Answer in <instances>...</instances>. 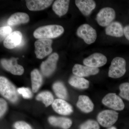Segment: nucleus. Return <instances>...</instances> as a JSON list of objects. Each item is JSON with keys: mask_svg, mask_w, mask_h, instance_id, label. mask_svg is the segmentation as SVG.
Listing matches in <instances>:
<instances>
[{"mask_svg": "<svg viewBox=\"0 0 129 129\" xmlns=\"http://www.w3.org/2000/svg\"><path fill=\"white\" fill-rule=\"evenodd\" d=\"M69 83L72 86L81 89H87L89 86V81L82 77L73 76L70 78Z\"/></svg>", "mask_w": 129, "mask_h": 129, "instance_id": "22", "label": "nucleus"}, {"mask_svg": "<svg viewBox=\"0 0 129 129\" xmlns=\"http://www.w3.org/2000/svg\"><path fill=\"white\" fill-rule=\"evenodd\" d=\"M17 91L19 94L22 95L24 98L25 99H28L32 97V92L29 88H19L18 89Z\"/></svg>", "mask_w": 129, "mask_h": 129, "instance_id": "29", "label": "nucleus"}, {"mask_svg": "<svg viewBox=\"0 0 129 129\" xmlns=\"http://www.w3.org/2000/svg\"><path fill=\"white\" fill-rule=\"evenodd\" d=\"M12 29L9 26H6L1 27L0 28L1 40H3L9 36L11 33Z\"/></svg>", "mask_w": 129, "mask_h": 129, "instance_id": "28", "label": "nucleus"}, {"mask_svg": "<svg viewBox=\"0 0 129 129\" xmlns=\"http://www.w3.org/2000/svg\"><path fill=\"white\" fill-rule=\"evenodd\" d=\"M103 104L116 111H122L124 108L123 102L120 97L115 93H109L103 98Z\"/></svg>", "mask_w": 129, "mask_h": 129, "instance_id": "8", "label": "nucleus"}, {"mask_svg": "<svg viewBox=\"0 0 129 129\" xmlns=\"http://www.w3.org/2000/svg\"><path fill=\"white\" fill-rule=\"evenodd\" d=\"M14 127L16 129H32L30 125L23 121L16 122L14 124Z\"/></svg>", "mask_w": 129, "mask_h": 129, "instance_id": "30", "label": "nucleus"}, {"mask_svg": "<svg viewBox=\"0 0 129 129\" xmlns=\"http://www.w3.org/2000/svg\"><path fill=\"white\" fill-rule=\"evenodd\" d=\"M18 58L12 57L7 60L3 59L1 60V63L6 70L11 72L14 75H22L23 73L24 69L23 67L17 63Z\"/></svg>", "mask_w": 129, "mask_h": 129, "instance_id": "10", "label": "nucleus"}, {"mask_svg": "<svg viewBox=\"0 0 129 129\" xmlns=\"http://www.w3.org/2000/svg\"><path fill=\"white\" fill-rule=\"evenodd\" d=\"M70 2V1L68 0L56 1L52 6V9L58 16H63L68 11Z\"/></svg>", "mask_w": 129, "mask_h": 129, "instance_id": "20", "label": "nucleus"}, {"mask_svg": "<svg viewBox=\"0 0 129 129\" xmlns=\"http://www.w3.org/2000/svg\"><path fill=\"white\" fill-rule=\"evenodd\" d=\"M26 5L28 9L31 11H40L47 8L53 2L50 0H28Z\"/></svg>", "mask_w": 129, "mask_h": 129, "instance_id": "16", "label": "nucleus"}, {"mask_svg": "<svg viewBox=\"0 0 129 129\" xmlns=\"http://www.w3.org/2000/svg\"><path fill=\"white\" fill-rule=\"evenodd\" d=\"M29 21V16L27 13L17 12L11 16L7 20V24L10 25H17L27 23Z\"/></svg>", "mask_w": 129, "mask_h": 129, "instance_id": "19", "label": "nucleus"}, {"mask_svg": "<svg viewBox=\"0 0 129 129\" xmlns=\"http://www.w3.org/2000/svg\"><path fill=\"white\" fill-rule=\"evenodd\" d=\"M0 91L3 96L12 102H17L18 99L15 86L3 76L0 77Z\"/></svg>", "mask_w": 129, "mask_h": 129, "instance_id": "2", "label": "nucleus"}, {"mask_svg": "<svg viewBox=\"0 0 129 129\" xmlns=\"http://www.w3.org/2000/svg\"><path fill=\"white\" fill-rule=\"evenodd\" d=\"M118 113L112 110H106L102 111L98 115L97 120L102 126L109 128L117 122Z\"/></svg>", "mask_w": 129, "mask_h": 129, "instance_id": "6", "label": "nucleus"}, {"mask_svg": "<svg viewBox=\"0 0 129 129\" xmlns=\"http://www.w3.org/2000/svg\"><path fill=\"white\" fill-rule=\"evenodd\" d=\"M32 82V89L33 92H37L41 85L42 78L41 74L38 70H33L30 74Z\"/></svg>", "mask_w": 129, "mask_h": 129, "instance_id": "23", "label": "nucleus"}, {"mask_svg": "<svg viewBox=\"0 0 129 129\" xmlns=\"http://www.w3.org/2000/svg\"><path fill=\"white\" fill-rule=\"evenodd\" d=\"M106 35L112 37H120L124 35V28L120 23L113 22L107 26L105 29Z\"/></svg>", "mask_w": 129, "mask_h": 129, "instance_id": "17", "label": "nucleus"}, {"mask_svg": "<svg viewBox=\"0 0 129 129\" xmlns=\"http://www.w3.org/2000/svg\"><path fill=\"white\" fill-rule=\"evenodd\" d=\"M76 34L79 37L83 39L86 44L89 45L94 43L97 38L96 30L87 24L81 25L77 29Z\"/></svg>", "mask_w": 129, "mask_h": 129, "instance_id": "5", "label": "nucleus"}, {"mask_svg": "<svg viewBox=\"0 0 129 129\" xmlns=\"http://www.w3.org/2000/svg\"><path fill=\"white\" fill-rule=\"evenodd\" d=\"M76 6L85 16H88L96 7L95 2L92 0H76L75 1Z\"/></svg>", "mask_w": 129, "mask_h": 129, "instance_id": "15", "label": "nucleus"}, {"mask_svg": "<svg viewBox=\"0 0 129 129\" xmlns=\"http://www.w3.org/2000/svg\"><path fill=\"white\" fill-rule=\"evenodd\" d=\"M117 129L115 128V127H109V128L108 129Z\"/></svg>", "mask_w": 129, "mask_h": 129, "instance_id": "33", "label": "nucleus"}, {"mask_svg": "<svg viewBox=\"0 0 129 129\" xmlns=\"http://www.w3.org/2000/svg\"><path fill=\"white\" fill-rule=\"evenodd\" d=\"M53 89L56 95L60 99H67L68 93L67 89L62 83L60 82L55 83L53 85Z\"/></svg>", "mask_w": 129, "mask_h": 129, "instance_id": "24", "label": "nucleus"}, {"mask_svg": "<svg viewBox=\"0 0 129 129\" xmlns=\"http://www.w3.org/2000/svg\"><path fill=\"white\" fill-rule=\"evenodd\" d=\"M107 59L102 53H95L85 58L83 63L85 66L93 68H98L103 66L107 63Z\"/></svg>", "mask_w": 129, "mask_h": 129, "instance_id": "11", "label": "nucleus"}, {"mask_svg": "<svg viewBox=\"0 0 129 129\" xmlns=\"http://www.w3.org/2000/svg\"><path fill=\"white\" fill-rule=\"evenodd\" d=\"M52 43L51 39H41L36 41L35 43V53L37 58L42 59L50 54L52 51Z\"/></svg>", "mask_w": 129, "mask_h": 129, "instance_id": "4", "label": "nucleus"}, {"mask_svg": "<svg viewBox=\"0 0 129 129\" xmlns=\"http://www.w3.org/2000/svg\"><path fill=\"white\" fill-rule=\"evenodd\" d=\"M76 105L81 111L84 113L90 112L94 109V104L89 98L84 95L79 96L78 101Z\"/></svg>", "mask_w": 129, "mask_h": 129, "instance_id": "18", "label": "nucleus"}, {"mask_svg": "<svg viewBox=\"0 0 129 129\" xmlns=\"http://www.w3.org/2000/svg\"><path fill=\"white\" fill-rule=\"evenodd\" d=\"M53 109L59 114L68 115L73 112L72 106L63 99H56L52 104Z\"/></svg>", "mask_w": 129, "mask_h": 129, "instance_id": "14", "label": "nucleus"}, {"mask_svg": "<svg viewBox=\"0 0 129 129\" xmlns=\"http://www.w3.org/2000/svg\"><path fill=\"white\" fill-rule=\"evenodd\" d=\"M22 35L19 31L12 32L4 40V46L7 49H12L18 46L21 44Z\"/></svg>", "mask_w": 129, "mask_h": 129, "instance_id": "13", "label": "nucleus"}, {"mask_svg": "<svg viewBox=\"0 0 129 129\" xmlns=\"http://www.w3.org/2000/svg\"><path fill=\"white\" fill-rule=\"evenodd\" d=\"M119 95L122 98L129 101V83H124L119 86Z\"/></svg>", "mask_w": 129, "mask_h": 129, "instance_id": "26", "label": "nucleus"}, {"mask_svg": "<svg viewBox=\"0 0 129 129\" xmlns=\"http://www.w3.org/2000/svg\"><path fill=\"white\" fill-rule=\"evenodd\" d=\"M115 17L114 9L110 7H105L101 9L97 14L96 20L99 25L107 27L112 22Z\"/></svg>", "mask_w": 129, "mask_h": 129, "instance_id": "7", "label": "nucleus"}, {"mask_svg": "<svg viewBox=\"0 0 129 129\" xmlns=\"http://www.w3.org/2000/svg\"><path fill=\"white\" fill-rule=\"evenodd\" d=\"M7 104L6 102L3 99L1 98L0 100V115L1 117L6 111Z\"/></svg>", "mask_w": 129, "mask_h": 129, "instance_id": "31", "label": "nucleus"}, {"mask_svg": "<svg viewBox=\"0 0 129 129\" xmlns=\"http://www.w3.org/2000/svg\"><path fill=\"white\" fill-rule=\"evenodd\" d=\"M124 33L126 39L129 41V25H126L124 28Z\"/></svg>", "mask_w": 129, "mask_h": 129, "instance_id": "32", "label": "nucleus"}, {"mask_svg": "<svg viewBox=\"0 0 129 129\" xmlns=\"http://www.w3.org/2000/svg\"><path fill=\"white\" fill-rule=\"evenodd\" d=\"M64 29L58 25H49L40 27L34 32L35 38L39 39H50L56 38L62 34Z\"/></svg>", "mask_w": 129, "mask_h": 129, "instance_id": "1", "label": "nucleus"}, {"mask_svg": "<svg viewBox=\"0 0 129 129\" xmlns=\"http://www.w3.org/2000/svg\"><path fill=\"white\" fill-rule=\"evenodd\" d=\"M59 56L57 53L52 54L45 61L42 63L41 69L42 74L46 76H50L55 70Z\"/></svg>", "mask_w": 129, "mask_h": 129, "instance_id": "9", "label": "nucleus"}, {"mask_svg": "<svg viewBox=\"0 0 129 129\" xmlns=\"http://www.w3.org/2000/svg\"><path fill=\"white\" fill-rule=\"evenodd\" d=\"M126 61L124 58L118 57L114 58L109 67V76L114 79L122 77L126 72Z\"/></svg>", "mask_w": 129, "mask_h": 129, "instance_id": "3", "label": "nucleus"}, {"mask_svg": "<svg viewBox=\"0 0 129 129\" xmlns=\"http://www.w3.org/2000/svg\"><path fill=\"white\" fill-rule=\"evenodd\" d=\"M36 99L38 101H42L46 107L52 104L54 101L53 95L48 91L41 92L37 95Z\"/></svg>", "mask_w": 129, "mask_h": 129, "instance_id": "25", "label": "nucleus"}, {"mask_svg": "<svg viewBox=\"0 0 129 129\" xmlns=\"http://www.w3.org/2000/svg\"><path fill=\"white\" fill-rule=\"evenodd\" d=\"M99 71L98 68H91L79 64H75L73 69V73L75 75L82 78L95 75L98 74Z\"/></svg>", "mask_w": 129, "mask_h": 129, "instance_id": "12", "label": "nucleus"}, {"mask_svg": "<svg viewBox=\"0 0 129 129\" xmlns=\"http://www.w3.org/2000/svg\"><path fill=\"white\" fill-rule=\"evenodd\" d=\"M48 121L53 126L59 127L63 129L69 128L72 124V120L67 118L51 117L48 118Z\"/></svg>", "mask_w": 129, "mask_h": 129, "instance_id": "21", "label": "nucleus"}, {"mask_svg": "<svg viewBox=\"0 0 129 129\" xmlns=\"http://www.w3.org/2000/svg\"><path fill=\"white\" fill-rule=\"evenodd\" d=\"M80 129H100L98 123L94 120H89L82 124Z\"/></svg>", "mask_w": 129, "mask_h": 129, "instance_id": "27", "label": "nucleus"}]
</instances>
